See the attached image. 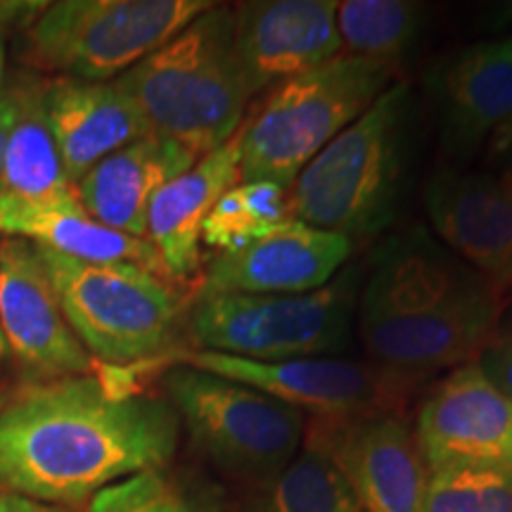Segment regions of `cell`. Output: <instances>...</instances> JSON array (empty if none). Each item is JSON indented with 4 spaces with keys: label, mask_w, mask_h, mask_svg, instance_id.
I'll list each match as a JSON object with an SVG mask.
<instances>
[{
    "label": "cell",
    "mask_w": 512,
    "mask_h": 512,
    "mask_svg": "<svg viewBox=\"0 0 512 512\" xmlns=\"http://www.w3.org/2000/svg\"><path fill=\"white\" fill-rule=\"evenodd\" d=\"M181 420L121 377L36 382L0 408V489L50 505L91 501L121 479L162 472Z\"/></svg>",
    "instance_id": "6da1fadb"
},
{
    "label": "cell",
    "mask_w": 512,
    "mask_h": 512,
    "mask_svg": "<svg viewBox=\"0 0 512 512\" xmlns=\"http://www.w3.org/2000/svg\"><path fill=\"white\" fill-rule=\"evenodd\" d=\"M501 297L422 226L382 242L358 302L375 368L403 382L477 361L501 323Z\"/></svg>",
    "instance_id": "7a4b0ae2"
},
{
    "label": "cell",
    "mask_w": 512,
    "mask_h": 512,
    "mask_svg": "<svg viewBox=\"0 0 512 512\" xmlns=\"http://www.w3.org/2000/svg\"><path fill=\"white\" fill-rule=\"evenodd\" d=\"M150 133L200 159L245 124L252 100L235 48L233 8H214L117 79Z\"/></svg>",
    "instance_id": "3957f363"
},
{
    "label": "cell",
    "mask_w": 512,
    "mask_h": 512,
    "mask_svg": "<svg viewBox=\"0 0 512 512\" xmlns=\"http://www.w3.org/2000/svg\"><path fill=\"white\" fill-rule=\"evenodd\" d=\"M411 112V86L392 83L294 178L292 219L351 242L380 235L399 209Z\"/></svg>",
    "instance_id": "277c9868"
},
{
    "label": "cell",
    "mask_w": 512,
    "mask_h": 512,
    "mask_svg": "<svg viewBox=\"0 0 512 512\" xmlns=\"http://www.w3.org/2000/svg\"><path fill=\"white\" fill-rule=\"evenodd\" d=\"M396 67L342 53L275 86L240 128V183L294 178L394 83Z\"/></svg>",
    "instance_id": "5b68a950"
},
{
    "label": "cell",
    "mask_w": 512,
    "mask_h": 512,
    "mask_svg": "<svg viewBox=\"0 0 512 512\" xmlns=\"http://www.w3.org/2000/svg\"><path fill=\"white\" fill-rule=\"evenodd\" d=\"M211 8V0L48 3L24 36V60L57 79L117 81Z\"/></svg>",
    "instance_id": "8992f818"
},
{
    "label": "cell",
    "mask_w": 512,
    "mask_h": 512,
    "mask_svg": "<svg viewBox=\"0 0 512 512\" xmlns=\"http://www.w3.org/2000/svg\"><path fill=\"white\" fill-rule=\"evenodd\" d=\"M38 254L69 328L95 363L136 366L174 342L183 304L164 275L136 264H83L43 247Z\"/></svg>",
    "instance_id": "52a82bcc"
},
{
    "label": "cell",
    "mask_w": 512,
    "mask_h": 512,
    "mask_svg": "<svg viewBox=\"0 0 512 512\" xmlns=\"http://www.w3.org/2000/svg\"><path fill=\"white\" fill-rule=\"evenodd\" d=\"M354 309V273H339L325 287L304 294L200 292L188 325L202 351L292 361L337 354L349 342Z\"/></svg>",
    "instance_id": "ba28073f"
},
{
    "label": "cell",
    "mask_w": 512,
    "mask_h": 512,
    "mask_svg": "<svg viewBox=\"0 0 512 512\" xmlns=\"http://www.w3.org/2000/svg\"><path fill=\"white\" fill-rule=\"evenodd\" d=\"M164 389L192 446L252 486L283 470L304 444V413L242 382L178 366Z\"/></svg>",
    "instance_id": "9c48e42d"
},
{
    "label": "cell",
    "mask_w": 512,
    "mask_h": 512,
    "mask_svg": "<svg viewBox=\"0 0 512 512\" xmlns=\"http://www.w3.org/2000/svg\"><path fill=\"white\" fill-rule=\"evenodd\" d=\"M181 366L226 377L290 403L316 420H354L384 413V406L401 392L399 377L368 363L318 356L292 361H249V358L185 351Z\"/></svg>",
    "instance_id": "30bf717a"
},
{
    "label": "cell",
    "mask_w": 512,
    "mask_h": 512,
    "mask_svg": "<svg viewBox=\"0 0 512 512\" xmlns=\"http://www.w3.org/2000/svg\"><path fill=\"white\" fill-rule=\"evenodd\" d=\"M430 93L453 157L496 166L512 155V34L448 53L434 64Z\"/></svg>",
    "instance_id": "8fae6325"
},
{
    "label": "cell",
    "mask_w": 512,
    "mask_h": 512,
    "mask_svg": "<svg viewBox=\"0 0 512 512\" xmlns=\"http://www.w3.org/2000/svg\"><path fill=\"white\" fill-rule=\"evenodd\" d=\"M0 335L36 382L91 375L95 361L69 328L38 247L0 242Z\"/></svg>",
    "instance_id": "7c38bea8"
},
{
    "label": "cell",
    "mask_w": 512,
    "mask_h": 512,
    "mask_svg": "<svg viewBox=\"0 0 512 512\" xmlns=\"http://www.w3.org/2000/svg\"><path fill=\"white\" fill-rule=\"evenodd\" d=\"M425 211L448 252L501 294L510 290L512 169H439L425 188Z\"/></svg>",
    "instance_id": "4fadbf2b"
},
{
    "label": "cell",
    "mask_w": 512,
    "mask_h": 512,
    "mask_svg": "<svg viewBox=\"0 0 512 512\" xmlns=\"http://www.w3.org/2000/svg\"><path fill=\"white\" fill-rule=\"evenodd\" d=\"M309 430L332 453L363 512H425L427 465L415 434L399 418H311Z\"/></svg>",
    "instance_id": "5bb4252c"
},
{
    "label": "cell",
    "mask_w": 512,
    "mask_h": 512,
    "mask_svg": "<svg viewBox=\"0 0 512 512\" xmlns=\"http://www.w3.org/2000/svg\"><path fill=\"white\" fill-rule=\"evenodd\" d=\"M415 441L427 470L458 463L512 467V399L477 361L465 363L422 403Z\"/></svg>",
    "instance_id": "9a60e30c"
},
{
    "label": "cell",
    "mask_w": 512,
    "mask_h": 512,
    "mask_svg": "<svg viewBox=\"0 0 512 512\" xmlns=\"http://www.w3.org/2000/svg\"><path fill=\"white\" fill-rule=\"evenodd\" d=\"M354 242L330 230L285 219L233 252L216 254L204 273L202 292L304 294L335 280Z\"/></svg>",
    "instance_id": "2e32d148"
},
{
    "label": "cell",
    "mask_w": 512,
    "mask_h": 512,
    "mask_svg": "<svg viewBox=\"0 0 512 512\" xmlns=\"http://www.w3.org/2000/svg\"><path fill=\"white\" fill-rule=\"evenodd\" d=\"M235 48L252 93L344 53L335 0H249L233 8Z\"/></svg>",
    "instance_id": "e0dca14e"
},
{
    "label": "cell",
    "mask_w": 512,
    "mask_h": 512,
    "mask_svg": "<svg viewBox=\"0 0 512 512\" xmlns=\"http://www.w3.org/2000/svg\"><path fill=\"white\" fill-rule=\"evenodd\" d=\"M43 110L74 185L102 159L150 133L117 81L53 79L43 83Z\"/></svg>",
    "instance_id": "ac0fdd59"
},
{
    "label": "cell",
    "mask_w": 512,
    "mask_h": 512,
    "mask_svg": "<svg viewBox=\"0 0 512 512\" xmlns=\"http://www.w3.org/2000/svg\"><path fill=\"white\" fill-rule=\"evenodd\" d=\"M240 183V131L166 183L147 211V242L169 278H192L202 261V226L223 192Z\"/></svg>",
    "instance_id": "d6986e66"
},
{
    "label": "cell",
    "mask_w": 512,
    "mask_h": 512,
    "mask_svg": "<svg viewBox=\"0 0 512 512\" xmlns=\"http://www.w3.org/2000/svg\"><path fill=\"white\" fill-rule=\"evenodd\" d=\"M195 162L183 145L147 133L88 171L76 183V195L93 219L133 238H145L147 211L157 192Z\"/></svg>",
    "instance_id": "ffe728a7"
},
{
    "label": "cell",
    "mask_w": 512,
    "mask_h": 512,
    "mask_svg": "<svg viewBox=\"0 0 512 512\" xmlns=\"http://www.w3.org/2000/svg\"><path fill=\"white\" fill-rule=\"evenodd\" d=\"M0 235L29 240L83 264H136L169 278L150 242L105 226L81 202L46 209L0 204Z\"/></svg>",
    "instance_id": "44dd1931"
},
{
    "label": "cell",
    "mask_w": 512,
    "mask_h": 512,
    "mask_svg": "<svg viewBox=\"0 0 512 512\" xmlns=\"http://www.w3.org/2000/svg\"><path fill=\"white\" fill-rule=\"evenodd\" d=\"M15 91L17 114L5 150L0 204L46 209L79 202L43 110V83L15 86Z\"/></svg>",
    "instance_id": "7402d4cb"
},
{
    "label": "cell",
    "mask_w": 512,
    "mask_h": 512,
    "mask_svg": "<svg viewBox=\"0 0 512 512\" xmlns=\"http://www.w3.org/2000/svg\"><path fill=\"white\" fill-rule=\"evenodd\" d=\"M245 512H363L332 453L306 427L299 453L273 477L254 484Z\"/></svg>",
    "instance_id": "603a6c76"
},
{
    "label": "cell",
    "mask_w": 512,
    "mask_h": 512,
    "mask_svg": "<svg viewBox=\"0 0 512 512\" xmlns=\"http://www.w3.org/2000/svg\"><path fill=\"white\" fill-rule=\"evenodd\" d=\"M337 31L347 55L396 67L422 31V5L408 0L337 3Z\"/></svg>",
    "instance_id": "cb8c5ba5"
},
{
    "label": "cell",
    "mask_w": 512,
    "mask_h": 512,
    "mask_svg": "<svg viewBox=\"0 0 512 512\" xmlns=\"http://www.w3.org/2000/svg\"><path fill=\"white\" fill-rule=\"evenodd\" d=\"M290 219L287 190L275 183H238L223 192L204 219L202 245L216 254L233 252Z\"/></svg>",
    "instance_id": "d4e9b609"
},
{
    "label": "cell",
    "mask_w": 512,
    "mask_h": 512,
    "mask_svg": "<svg viewBox=\"0 0 512 512\" xmlns=\"http://www.w3.org/2000/svg\"><path fill=\"white\" fill-rule=\"evenodd\" d=\"M425 512H512V467L458 463L427 470Z\"/></svg>",
    "instance_id": "484cf974"
},
{
    "label": "cell",
    "mask_w": 512,
    "mask_h": 512,
    "mask_svg": "<svg viewBox=\"0 0 512 512\" xmlns=\"http://www.w3.org/2000/svg\"><path fill=\"white\" fill-rule=\"evenodd\" d=\"M86 512H188L185 498L162 472H143L107 486Z\"/></svg>",
    "instance_id": "4316f807"
},
{
    "label": "cell",
    "mask_w": 512,
    "mask_h": 512,
    "mask_svg": "<svg viewBox=\"0 0 512 512\" xmlns=\"http://www.w3.org/2000/svg\"><path fill=\"white\" fill-rule=\"evenodd\" d=\"M477 366L505 396L512 399V318L505 325L498 323L494 337L477 356Z\"/></svg>",
    "instance_id": "83f0119b"
},
{
    "label": "cell",
    "mask_w": 512,
    "mask_h": 512,
    "mask_svg": "<svg viewBox=\"0 0 512 512\" xmlns=\"http://www.w3.org/2000/svg\"><path fill=\"white\" fill-rule=\"evenodd\" d=\"M17 114V91L0 93V200H3V171H5V150H8V138L12 131V121Z\"/></svg>",
    "instance_id": "f1b7e54d"
},
{
    "label": "cell",
    "mask_w": 512,
    "mask_h": 512,
    "mask_svg": "<svg viewBox=\"0 0 512 512\" xmlns=\"http://www.w3.org/2000/svg\"><path fill=\"white\" fill-rule=\"evenodd\" d=\"M0 512H67L60 505H50L34 501V498H27L22 494H15V491L0 489Z\"/></svg>",
    "instance_id": "f546056e"
},
{
    "label": "cell",
    "mask_w": 512,
    "mask_h": 512,
    "mask_svg": "<svg viewBox=\"0 0 512 512\" xmlns=\"http://www.w3.org/2000/svg\"><path fill=\"white\" fill-rule=\"evenodd\" d=\"M185 508H188V512H219V508H216L214 503L209 501H195V498H185Z\"/></svg>",
    "instance_id": "4dcf8cb0"
},
{
    "label": "cell",
    "mask_w": 512,
    "mask_h": 512,
    "mask_svg": "<svg viewBox=\"0 0 512 512\" xmlns=\"http://www.w3.org/2000/svg\"><path fill=\"white\" fill-rule=\"evenodd\" d=\"M3 74H5V46L0 41V93H3Z\"/></svg>",
    "instance_id": "1f68e13d"
},
{
    "label": "cell",
    "mask_w": 512,
    "mask_h": 512,
    "mask_svg": "<svg viewBox=\"0 0 512 512\" xmlns=\"http://www.w3.org/2000/svg\"><path fill=\"white\" fill-rule=\"evenodd\" d=\"M8 356V347H5V339H3V335H0V363H3V358ZM5 406V399H3V394H0V408Z\"/></svg>",
    "instance_id": "d6a6232c"
},
{
    "label": "cell",
    "mask_w": 512,
    "mask_h": 512,
    "mask_svg": "<svg viewBox=\"0 0 512 512\" xmlns=\"http://www.w3.org/2000/svg\"><path fill=\"white\" fill-rule=\"evenodd\" d=\"M22 8L24 5H19V3H0V15H5V12H17Z\"/></svg>",
    "instance_id": "836d02e7"
}]
</instances>
